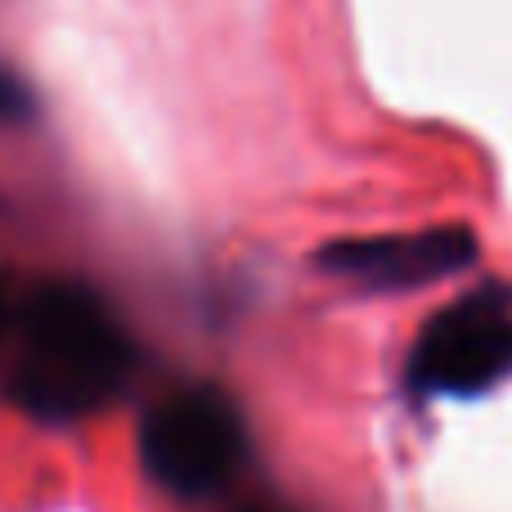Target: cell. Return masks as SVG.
Returning <instances> with one entry per match:
<instances>
[{
    "mask_svg": "<svg viewBox=\"0 0 512 512\" xmlns=\"http://www.w3.org/2000/svg\"><path fill=\"white\" fill-rule=\"evenodd\" d=\"M9 396L41 423H72L95 414L131 373V346L99 297L77 283H45L23 306Z\"/></svg>",
    "mask_w": 512,
    "mask_h": 512,
    "instance_id": "6da1fadb",
    "label": "cell"
},
{
    "mask_svg": "<svg viewBox=\"0 0 512 512\" xmlns=\"http://www.w3.org/2000/svg\"><path fill=\"white\" fill-rule=\"evenodd\" d=\"M248 432L234 400L216 387H189L158 400L140 427V459L171 495H212L243 463Z\"/></svg>",
    "mask_w": 512,
    "mask_h": 512,
    "instance_id": "7a4b0ae2",
    "label": "cell"
},
{
    "mask_svg": "<svg viewBox=\"0 0 512 512\" xmlns=\"http://www.w3.org/2000/svg\"><path fill=\"white\" fill-rule=\"evenodd\" d=\"M512 373V306L499 292L445 306L418 333L409 382L427 396H481Z\"/></svg>",
    "mask_w": 512,
    "mask_h": 512,
    "instance_id": "3957f363",
    "label": "cell"
},
{
    "mask_svg": "<svg viewBox=\"0 0 512 512\" xmlns=\"http://www.w3.org/2000/svg\"><path fill=\"white\" fill-rule=\"evenodd\" d=\"M477 261V234L463 225H436L418 234H382V239H346L319 252L328 274L360 283L373 292L423 288V283L450 279Z\"/></svg>",
    "mask_w": 512,
    "mask_h": 512,
    "instance_id": "277c9868",
    "label": "cell"
},
{
    "mask_svg": "<svg viewBox=\"0 0 512 512\" xmlns=\"http://www.w3.org/2000/svg\"><path fill=\"white\" fill-rule=\"evenodd\" d=\"M23 113H32V95L23 90V81H14L0 68V117H23Z\"/></svg>",
    "mask_w": 512,
    "mask_h": 512,
    "instance_id": "5b68a950",
    "label": "cell"
},
{
    "mask_svg": "<svg viewBox=\"0 0 512 512\" xmlns=\"http://www.w3.org/2000/svg\"><path fill=\"white\" fill-rule=\"evenodd\" d=\"M5 324H9V292H5V283H0V337H5Z\"/></svg>",
    "mask_w": 512,
    "mask_h": 512,
    "instance_id": "8992f818",
    "label": "cell"
}]
</instances>
